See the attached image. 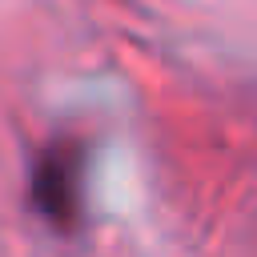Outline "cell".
<instances>
[{
  "instance_id": "1",
  "label": "cell",
  "mask_w": 257,
  "mask_h": 257,
  "mask_svg": "<svg viewBox=\"0 0 257 257\" xmlns=\"http://www.w3.org/2000/svg\"><path fill=\"white\" fill-rule=\"evenodd\" d=\"M32 197H36L40 213L52 217L56 225L76 221V209H80V157H76V149L56 145L44 153V161L36 165Z\"/></svg>"
}]
</instances>
